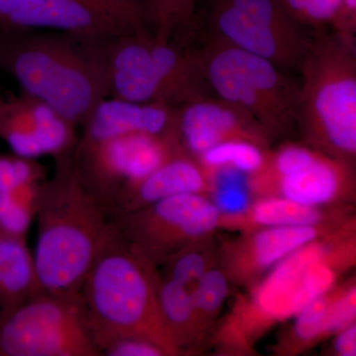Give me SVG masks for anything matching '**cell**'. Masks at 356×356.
Returning a JSON list of instances; mask_svg holds the SVG:
<instances>
[{"mask_svg": "<svg viewBox=\"0 0 356 356\" xmlns=\"http://www.w3.org/2000/svg\"><path fill=\"white\" fill-rule=\"evenodd\" d=\"M56 159L53 177L40 186L34 262L39 292L74 294L117 228L81 181L74 151Z\"/></svg>", "mask_w": 356, "mask_h": 356, "instance_id": "6da1fadb", "label": "cell"}, {"mask_svg": "<svg viewBox=\"0 0 356 356\" xmlns=\"http://www.w3.org/2000/svg\"><path fill=\"white\" fill-rule=\"evenodd\" d=\"M106 43L60 32L1 29L0 70L19 83L22 92L83 126L110 96Z\"/></svg>", "mask_w": 356, "mask_h": 356, "instance_id": "7a4b0ae2", "label": "cell"}, {"mask_svg": "<svg viewBox=\"0 0 356 356\" xmlns=\"http://www.w3.org/2000/svg\"><path fill=\"white\" fill-rule=\"evenodd\" d=\"M153 264L116 231L91 267L81 288L89 331L100 353L120 339L138 337L177 353L159 303Z\"/></svg>", "mask_w": 356, "mask_h": 356, "instance_id": "3957f363", "label": "cell"}, {"mask_svg": "<svg viewBox=\"0 0 356 356\" xmlns=\"http://www.w3.org/2000/svg\"><path fill=\"white\" fill-rule=\"evenodd\" d=\"M297 123L314 145L341 159L356 153L355 39L312 36L300 64Z\"/></svg>", "mask_w": 356, "mask_h": 356, "instance_id": "277c9868", "label": "cell"}, {"mask_svg": "<svg viewBox=\"0 0 356 356\" xmlns=\"http://www.w3.org/2000/svg\"><path fill=\"white\" fill-rule=\"evenodd\" d=\"M110 96L139 103L181 106L208 95L199 54L175 39L156 38L149 30L106 43Z\"/></svg>", "mask_w": 356, "mask_h": 356, "instance_id": "5b68a950", "label": "cell"}, {"mask_svg": "<svg viewBox=\"0 0 356 356\" xmlns=\"http://www.w3.org/2000/svg\"><path fill=\"white\" fill-rule=\"evenodd\" d=\"M201 58L210 90L250 114L267 136L297 123L299 84L277 65L216 39Z\"/></svg>", "mask_w": 356, "mask_h": 356, "instance_id": "8992f818", "label": "cell"}, {"mask_svg": "<svg viewBox=\"0 0 356 356\" xmlns=\"http://www.w3.org/2000/svg\"><path fill=\"white\" fill-rule=\"evenodd\" d=\"M97 355L81 292L38 293L0 315V356Z\"/></svg>", "mask_w": 356, "mask_h": 356, "instance_id": "52a82bcc", "label": "cell"}, {"mask_svg": "<svg viewBox=\"0 0 356 356\" xmlns=\"http://www.w3.org/2000/svg\"><path fill=\"white\" fill-rule=\"evenodd\" d=\"M211 26L214 39L282 70L299 69L312 40L282 0H213Z\"/></svg>", "mask_w": 356, "mask_h": 356, "instance_id": "ba28073f", "label": "cell"}, {"mask_svg": "<svg viewBox=\"0 0 356 356\" xmlns=\"http://www.w3.org/2000/svg\"><path fill=\"white\" fill-rule=\"evenodd\" d=\"M181 153L177 134L135 133L98 142L77 140L74 161L81 181L109 213L124 192Z\"/></svg>", "mask_w": 356, "mask_h": 356, "instance_id": "9c48e42d", "label": "cell"}, {"mask_svg": "<svg viewBox=\"0 0 356 356\" xmlns=\"http://www.w3.org/2000/svg\"><path fill=\"white\" fill-rule=\"evenodd\" d=\"M2 29L51 30L102 41L149 30L102 0H27Z\"/></svg>", "mask_w": 356, "mask_h": 356, "instance_id": "30bf717a", "label": "cell"}, {"mask_svg": "<svg viewBox=\"0 0 356 356\" xmlns=\"http://www.w3.org/2000/svg\"><path fill=\"white\" fill-rule=\"evenodd\" d=\"M76 127L55 109L27 93L9 98L0 95V139L16 156L57 159L69 154L79 140Z\"/></svg>", "mask_w": 356, "mask_h": 356, "instance_id": "8fae6325", "label": "cell"}, {"mask_svg": "<svg viewBox=\"0 0 356 356\" xmlns=\"http://www.w3.org/2000/svg\"><path fill=\"white\" fill-rule=\"evenodd\" d=\"M323 257L324 248L317 243L287 255L257 289V306L269 317L288 318L324 296L336 275Z\"/></svg>", "mask_w": 356, "mask_h": 356, "instance_id": "7c38bea8", "label": "cell"}, {"mask_svg": "<svg viewBox=\"0 0 356 356\" xmlns=\"http://www.w3.org/2000/svg\"><path fill=\"white\" fill-rule=\"evenodd\" d=\"M177 132L184 149L199 156L229 140H248L261 146L267 137L261 125L247 112L209 96L177 107Z\"/></svg>", "mask_w": 356, "mask_h": 356, "instance_id": "4fadbf2b", "label": "cell"}, {"mask_svg": "<svg viewBox=\"0 0 356 356\" xmlns=\"http://www.w3.org/2000/svg\"><path fill=\"white\" fill-rule=\"evenodd\" d=\"M81 142H98L146 133L168 135L177 132V108L163 103H139L108 96L96 105L83 124Z\"/></svg>", "mask_w": 356, "mask_h": 356, "instance_id": "5bb4252c", "label": "cell"}, {"mask_svg": "<svg viewBox=\"0 0 356 356\" xmlns=\"http://www.w3.org/2000/svg\"><path fill=\"white\" fill-rule=\"evenodd\" d=\"M205 184V175L200 166L184 154H178L124 192L109 213L115 220L161 199L179 194L198 193Z\"/></svg>", "mask_w": 356, "mask_h": 356, "instance_id": "9a60e30c", "label": "cell"}, {"mask_svg": "<svg viewBox=\"0 0 356 356\" xmlns=\"http://www.w3.org/2000/svg\"><path fill=\"white\" fill-rule=\"evenodd\" d=\"M339 161L317 152L305 165L276 177L283 196L311 207L332 200L346 178V165Z\"/></svg>", "mask_w": 356, "mask_h": 356, "instance_id": "2e32d148", "label": "cell"}, {"mask_svg": "<svg viewBox=\"0 0 356 356\" xmlns=\"http://www.w3.org/2000/svg\"><path fill=\"white\" fill-rule=\"evenodd\" d=\"M34 257L25 238L0 233V315L38 294Z\"/></svg>", "mask_w": 356, "mask_h": 356, "instance_id": "e0dca14e", "label": "cell"}, {"mask_svg": "<svg viewBox=\"0 0 356 356\" xmlns=\"http://www.w3.org/2000/svg\"><path fill=\"white\" fill-rule=\"evenodd\" d=\"M314 226H278L264 229L255 236L254 255L261 266H268L315 240Z\"/></svg>", "mask_w": 356, "mask_h": 356, "instance_id": "ac0fdd59", "label": "cell"}, {"mask_svg": "<svg viewBox=\"0 0 356 356\" xmlns=\"http://www.w3.org/2000/svg\"><path fill=\"white\" fill-rule=\"evenodd\" d=\"M195 6L196 0H144L147 29L156 38L175 39L193 23Z\"/></svg>", "mask_w": 356, "mask_h": 356, "instance_id": "d6986e66", "label": "cell"}, {"mask_svg": "<svg viewBox=\"0 0 356 356\" xmlns=\"http://www.w3.org/2000/svg\"><path fill=\"white\" fill-rule=\"evenodd\" d=\"M41 184L26 185L2 192L0 195V233L25 238L32 219L36 215Z\"/></svg>", "mask_w": 356, "mask_h": 356, "instance_id": "ffe728a7", "label": "cell"}, {"mask_svg": "<svg viewBox=\"0 0 356 356\" xmlns=\"http://www.w3.org/2000/svg\"><path fill=\"white\" fill-rule=\"evenodd\" d=\"M158 296L161 313L177 343L196 312L192 288L168 276L165 281H158Z\"/></svg>", "mask_w": 356, "mask_h": 356, "instance_id": "44dd1931", "label": "cell"}, {"mask_svg": "<svg viewBox=\"0 0 356 356\" xmlns=\"http://www.w3.org/2000/svg\"><path fill=\"white\" fill-rule=\"evenodd\" d=\"M200 158L209 170L233 168L243 173L259 172L266 161L259 145L243 140L222 143L201 154Z\"/></svg>", "mask_w": 356, "mask_h": 356, "instance_id": "7402d4cb", "label": "cell"}, {"mask_svg": "<svg viewBox=\"0 0 356 356\" xmlns=\"http://www.w3.org/2000/svg\"><path fill=\"white\" fill-rule=\"evenodd\" d=\"M254 218L259 224L268 227L315 226L320 213L311 206L287 198L264 199L254 206Z\"/></svg>", "mask_w": 356, "mask_h": 356, "instance_id": "603a6c76", "label": "cell"}, {"mask_svg": "<svg viewBox=\"0 0 356 356\" xmlns=\"http://www.w3.org/2000/svg\"><path fill=\"white\" fill-rule=\"evenodd\" d=\"M44 170L35 159L16 156H0V189L10 191L26 185L41 184Z\"/></svg>", "mask_w": 356, "mask_h": 356, "instance_id": "cb8c5ba5", "label": "cell"}, {"mask_svg": "<svg viewBox=\"0 0 356 356\" xmlns=\"http://www.w3.org/2000/svg\"><path fill=\"white\" fill-rule=\"evenodd\" d=\"M192 289L196 311L214 312L228 294V282L219 270H206Z\"/></svg>", "mask_w": 356, "mask_h": 356, "instance_id": "d4e9b609", "label": "cell"}, {"mask_svg": "<svg viewBox=\"0 0 356 356\" xmlns=\"http://www.w3.org/2000/svg\"><path fill=\"white\" fill-rule=\"evenodd\" d=\"M332 300L321 296L312 301L299 312L295 332L297 337L303 341H312L325 334L327 314Z\"/></svg>", "mask_w": 356, "mask_h": 356, "instance_id": "484cf974", "label": "cell"}, {"mask_svg": "<svg viewBox=\"0 0 356 356\" xmlns=\"http://www.w3.org/2000/svg\"><path fill=\"white\" fill-rule=\"evenodd\" d=\"M206 271L205 259L197 252H179L170 261L168 276L191 288Z\"/></svg>", "mask_w": 356, "mask_h": 356, "instance_id": "4316f807", "label": "cell"}, {"mask_svg": "<svg viewBox=\"0 0 356 356\" xmlns=\"http://www.w3.org/2000/svg\"><path fill=\"white\" fill-rule=\"evenodd\" d=\"M356 291L355 288L341 298L332 301L327 314L325 334L341 331L355 320L356 314Z\"/></svg>", "mask_w": 356, "mask_h": 356, "instance_id": "83f0119b", "label": "cell"}, {"mask_svg": "<svg viewBox=\"0 0 356 356\" xmlns=\"http://www.w3.org/2000/svg\"><path fill=\"white\" fill-rule=\"evenodd\" d=\"M341 6V0H306L299 22L303 26L332 25Z\"/></svg>", "mask_w": 356, "mask_h": 356, "instance_id": "f1b7e54d", "label": "cell"}, {"mask_svg": "<svg viewBox=\"0 0 356 356\" xmlns=\"http://www.w3.org/2000/svg\"><path fill=\"white\" fill-rule=\"evenodd\" d=\"M102 355L108 356H161L168 355L165 348L147 339L130 337L110 344Z\"/></svg>", "mask_w": 356, "mask_h": 356, "instance_id": "f546056e", "label": "cell"}, {"mask_svg": "<svg viewBox=\"0 0 356 356\" xmlns=\"http://www.w3.org/2000/svg\"><path fill=\"white\" fill-rule=\"evenodd\" d=\"M216 207L227 213H240L247 209L248 195L245 186L218 187Z\"/></svg>", "mask_w": 356, "mask_h": 356, "instance_id": "4dcf8cb0", "label": "cell"}, {"mask_svg": "<svg viewBox=\"0 0 356 356\" xmlns=\"http://www.w3.org/2000/svg\"><path fill=\"white\" fill-rule=\"evenodd\" d=\"M332 26L337 34L346 38H355L356 0H341L339 14Z\"/></svg>", "mask_w": 356, "mask_h": 356, "instance_id": "1f68e13d", "label": "cell"}, {"mask_svg": "<svg viewBox=\"0 0 356 356\" xmlns=\"http://www.w3.org/2000/svg\"><path fill=\"white\" fill-rule=\"evenodd\" d=\"M334 348L341 355H356V327L355 325H350L346 330L343 329V331L336 339Z\"/></svg>", "mask_w": 356, "mask_h": 356, "instance_id": "d6a6232c", "label": "cell"}, {"mask_svg": "<svg viewBox=\"0 0 356 356\" xmlns=\"http://www.w3.org/2000/svg\"><path fill=\"white\" fill-rule=\"evenodd\" d=\"M102 1L129 14L136 19L143 21L146 24L144 14V0H102Z\"/></svg>", "mask_w": 356, "mask_h": 356, "instance_id": "836d02e7", "label": "cell"}, {"mask_svg": "<svg viewBox=\"0 0 356 356\" xmlns=\"http://www.w3.org/2000/svg\"><path fill=\"white\" fill-rule=\"evenodd\" d=\"M27 0H0V29Z\"/></svg>", "mask_w": 356, "mask_h": 356, "instance_id": "e575fe53", "label": "cell"}, {"mask_svg": "<svg viewBox=\"0 0 356 356\" xmlns=\"http://www.w3.org/2000/svg\"><path fill=\"white\" fill-rule=\"evenodd\" d=\"M282 1L289 13L299 22L300 16H301L302 11H303L306 0H282Z\"/></svg>", "mask_w": 356, "mask_h": 356, "instance_id": "d590c367", "label": "cell"}, {"mask_svg": "<svg viewBox=\"0 0 356 356\" xmlns=\"http://www.w3.org/2000/svg\"><path fill=\"white\" fill-rule=\"evenodd\" d=\"M0 195H1V189H0Z\"/></svg>", "mask_w": 356, "mask_h": 356, "instance_id": "8d00e7d4", "label": "cell"}]
</instances>
